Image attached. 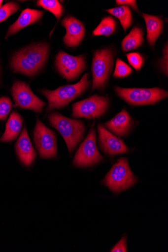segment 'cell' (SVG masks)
Returning <instances> with one entry per match:
<instances>
[{
    "instance_id": "6da1fadb",
    "label": "cell",
    "mask_w": 168,
    "mask_h": 252,
    "mask_svg": "<svg viewBox=\"0 0 168 252\" xmlns=\"http://www.w3.org/2000/svg\"><path fill=\"white\" fill-rule=\"evenodd\" d=\"M49 48L45 44H39L24 49L12 57L11 66L18 73L33 76L44 65L49 56Z\"/></svg>"
},
{
    "instance_id": "7a4b0ae2",
    "label": "cell",
    "mask_w": 168,
    "mask_h": 252,
    "mask_svg": "<svg viewBox=\"0 0 168 252\" xmlns=\"http://www.w3.org/2000/svg\"><path fill=\"white\" fill-rule=\"evenodd\" d=\"M48 120L63 137L69 153H73L83 139L86 130L83 122L67 118L57 112L51 114Z\"/></svg>"
},
{
    "instance_id": "3957f363",
    "label": "cell",
    "mask_w": 168,
    "mask_h": 252,
    "mask_svg": "<svg viewBox=\"0 0 168 252\" xmlns=\"http://www.w3.org/2000/svg\"><path fill=\"white\" fill-rule=\"evenodd\" d=\"M89 74H85L81 80L74 85H69L59 88L55 90L43 89L41 94L49 101L47 111L60 109L66 106L71 101L81 95L90 85Z\"/></svg>"
},
{
    "instance_id": "277c9868",
    "label": "cell",
    "mask_w": 168,
    "mask_h": 252,
    "mask_svg": "<svg viewBox=\"0 0 168 252\" xmlns=\"http://www.w3.org/2000/svg\"><path fill=\"white\" fill-rule=\"evenodd\" d=\"M138 181L126 158H119L105 176L103 182L111 191L121 193L134 186Z\"/></svg>"
},
{
    "instance_id": "5b68a950",
    "label": "cell",
    "mask_w": 168,
    "mask_h": 252,
    "mask_svg": "<svg viewBox=\"0 0 168 252\" xmlns=\"http://www.w3.org/2000/svg\"><path fill=\"white\" fill-rule=\"evenodd\" d=\"M117 94L133 105H146L155 104L168 97V92L159 88L127 89L115 87Z\"/></svg>"
},
{
    "instance_id": "8992f818",
    "label": "cell",
    "mask_w": 168,
    "mask_h": 252,
    "mask_svg": "<svg viewBox=\"0 0 168 252\" xmlns=\"http://www.w3.org/2000/svg\"><path fill=\"white\" fill-rule=\"evenodd\" d=\"M113 64V54L109 49L96 52L92 62V91L103 88L110 76Z\"/></svg>"
},
{
    "instance_id": "52a82bcc",
    "label": "cell",
    "mask_w": 168,
    "mask_h": 252,
    "mask_svg": "<svg viewBox=\"0 0 168 252\" xmlns=\"http://www.w3.org/2000/svg\"><path fill=\"white\" fill-rule=\"evenodd\" d=\"M96 138L95 130L91 128L76 153L73 162L74 166L80 168L88 167L102 161L103 157L98 149Z\"/></svg>"
},
{
    "instance_id": "ba28073f",
    "label": "cell",
    "mask_w": 168,
    "mask_h": 252,
    "mask_svg": "<svg viewBox=\"0 0 168 252\" xmlns=\"http://www.w3.org/2000/svg\"><path fill=\"white\" fill-rule=\"evenodd\" d=\"M34 141L40 156L52 158L57 155V137L54 132L37 119L34 132Z\"/></svg>"
},
{
    "instance_id": "9c48e42d",
    "label": "cell",
    "mask_w": 168,
    "mask_h": 252,
    "mask_svg": "<svg viewBox=\"0 0 168 252\" xmlns=\"http://www.w3.org/2000/svg\"><path fill=\"white\" fill-rule=\"evenodd\" d=\"M109 104L107 97L94 95L73 104L72 117L91 120L99 118L105 113Z\"/></svg>"
},
{
    "instance_id": "30bf717a",
    "label": "cell",
    "mask_w": 168,
    "mask_h": 252,
    "mask_svg": "<svg viewBox=\"0 0 168 252\" xmlns=\"http://www.w3.org/2000/svg\"><path fill=\"white\" fill-rule=\"evenodd\" d=\"M11 93L16 105L21 109L41 112L46 103L36 96L27 83L16 81L11 88Z\"/></svg>"
},
{
    "instance_id": "8fae6325",
    "label": "cell",
    "mask_w": 168,
    "mask_h": 252,
    "mask_svg": "<svg viewBox=\"0 0 168 252\" xmlns=\"http://www.w3.org/2000/svg\"><path fill=\"white\" fill-rule=\"evenodd\" d=\"M56 63L60 73L69 81L77 78L85 67L83 56L74 57L62 51L58 54Z\"/></svg>"
},
{
    "instance_id": "7c38bea8",
    "label": "cell",
    "mask_w": 168,
    "mask_h": 252,
    "mask_svg": "<svg viewBox=\"0 0 168 252\" xmlns=\"http://www.w3.org/2000/svg\"><path fill=\"white\" fill-rule=\"evenodd\" d=\"M101 148L107 155L114 156L126 154L129 149L125 143L107 130L102 125L98 126Z\"/></svg>"
},
{
    "instance_id": "4fadbf2b",
    "label": "cell",
    "mask_w": 168,
    "mask_h": 252,
    "mask_svg": "<svg viewBox=\"0 0 168 252\" xmlns=\"http://www.w3.org/2000/svg\"><path fill=\"white\" fill-rule=\"evenodd\" d=\"M62 24L67 31L64 37L65 44L68 47H77L82 42L85 34L82 23L74 17L67 16L62 21Z\"/></svg>"
},
{
    "instance_id": "5bb4252c",
    "label": "cell",
    "mask_w": 168,
    "mask_h": 252,
    "mask_svg": "<svg viewBox=\"0 0 168 252\" xmlns=\"http://www.w3.org/2000/svg\"><path fill=\"white\" fill-rule=\"evenodd\" d=\"M15 151L21 162L25 166L32 165L37 156L26 127L23 128L15 145Z\"/></svg>"
},
{
    "instance_id": "9a60e30c",
    "label": "cell",
    "mask_w": 168,
    "mask_h": 252,
    "mask_svg": "<svg viewBox=\"0 0 168 252\" xmlns=\"http://www.w3.org/2000/svg\"><path fill=\"white\" fill-rule=\"evenodd\" d=\"M43 14V11L35 9H27L23 11L16 22L8 30L6 38L34 24L41 18Z\"/></svg>"
},
{
    "instance_id": "2e32d148",
    "label": "cell",
    "mask_w": 168,
    "mask_h": 252,
    "mask_svg": "<svg viewBox=\"0 0 168 252\" xmlns=\"http://www.w3.org/2000/svg\"><path fill=\"white\" fill-rule=\"evenodd\" d=\"M132 125V120L129 113L125 109L105 124L107 129L119 136L127 135Z\"/></svg>"
},
{
    "instance_id": "e0dca14e",
    "label": "cell",
    "mask_w": 168,
    "mask_h": 252,
    "mask_svg": "<svg viewBox=\"0 0 168 252\" xmlns=\"http://www.w3.org/2000/svg\"><path fill=\"white\" fill-rule=\"evenodd\" d=\"M23 118L20 114L13 111L6 123L5 131L0 139V142L9 143L15 140L19 134L22 127Z\"/></svg>"
},
{
    "instance_id": "ac0fdd59",
    "label": "cell",
    "mask_w": 168,
    "mask_h": 252,
    "mask_svg": "<svg viewBox=\"0 0 168 252\" xmlns=\"http://www.w3.org/2000/svg\"><path fill=\"white\" fill-rule=\"evenodd\" d=\"M147 30V39L151 46H153L163 31L162 20L159 17L143 13Z\"/></svg>"
},
{
    "instance_id": "d6986e66",
    "label": "cell",
    "mask_w": 168,
    "mask_h": 252,
    "mask_svg": "<svg viewBox=\"0 0 168 252\" xmlns=\"http://www.w3.org/2000/svg\"><path fill=\"white\" fill-rule=\"evenodd\" d=\"M143 41V33L139 28H134L122 41V49L124 52L138 48Z\"/></svg>"
},
{
    "instance_id": "ffe728a7",
    "label": "cell",
    "mask_w": 168,
    "mask_h": 252,
    "mask_svg": "<svg viewBox=\"0 0 168 252\" xmlns=\"http://www.w3.org/2000/svg\"><path fill=\"white\" fill-rule=\"evenodd\" d=\"M107 12L117 17L121 22V24L126 32L132 23L133 16L129 7L122 5L114 8L108 9Z\"/></svg>"
},
{
    "instance_id": "44dd1931",
    "label": "cell",
    "mask_w": 168,
    "mask_h": 252,
    "mask_svg": "<svg viewBox=\"0 0 168 252\" xmlns=\"http://www.w3.org/2000/svg\"><path fill=\"white\" fill-rule=\"evenodd\" d=\"M116 22L111 17H107L102 19L101 24L96 29L93 34L94 35H105L106 36L112 34L115 31Z\"/></svg>"
},
{
    "instance_id": "7402d4cb",
    "label": "cell",
    "mask_w": 168,
    "mask_h": 252,
    "mask_svg": "<svg viewBox=\"0 0 168 252\" xmlns=\"http://www.w3.org/2000/svg\"><path fill=\"white\" fill-rule=\"evenodd\" d=\"M37 5L52 12L59 20L63 12V5L57 0H40Z\"/></svg>"
},
{
    "instance_id": "603a6c76",
    "label": "cell",
    "mask_w": 168,
    "mask_h": 252,
    "mask_svg": "<svg viewBox=\"0 0 168 252\" xmlns=\"http://www.w3.org/2000/svg\"><path fill=\"white\" fill-rule=\"evenodd\" d=\"M19 8V5L15 2H9L0 7V22L5 21Z\"/></svg>"
},
{
    "instance_id": "cb8c5ba5",
    "label": "cell",
    "mask_w": 168,
    "mask_h": 252,
    "mask_svg": "<svg viewBox=\"0 0 168 252\" xmlns=\"http://www.w3.org/2000/svg\"><path fill=\"white\" fill-rule=\"evenodd\" d=\"M132 73V69L124 62L118 59L116 63L114 77L116 78H123L130 75Z\"/></svg>"
},
{
    "instance_id": "d4e9b609",
    "label": "cell",
    "mask_w": 168,
    "mask_h": 252,
    "mask_svg": "<svg viewBox=\"0 0 168 252\" xmlns=\"http://www.w3.org/2000/svg\"><path fill=\"white\" fill-rule=\"evenodd\" d=\"M12 108V103L7 97L0 98V121L5 120Z\"/></svg>"
},
{
    "instance_id": "484cf974",
    "label": "cell",
    "mask_w": 168,
    "mask_h": 252,
    "mask_svg": "<svg viewBox=\"0 0 168 252\" xmlns=\"http://www.w3.org/2000/svg\"><path fill=\"white\" fill-rule=\"evenodd\" d=\"M128 60L135 69L139 71L143 63V59L142 57L138 53H134L127 55Z\"/></svg>"
},
{
    "instance_id": "4316f807",
    "label": "cell",
    "mask_w": 168,
    "mask_h": 252,
    "mask_svg": "<svg viewBox=\"0 0 168 252\" xmlns=\"http://www.w3.org/2000/svg\"><path fill=\"white\" fill-rule=\"evenodd\" d=\"M112 252H127V237L124 236L111 249Z\"/></svg>"
},
{
    "instance_id": "83f0119b",
    "label": "cell",
    "mask_w": 168,
    "mask_h": 252,
    "mask_svg": "<svg viewBox=\"0 0 168 252\" xmlns=\"http://www.w3.org/2000/svg\"><path fill=\"white\" fill-rule=\"evenodd\" d=\"M168 45L164 50L163 58L161 63L163 71L165 75L168 76Z\"/></svg>"
},
{
    "instance_id": "f1b7e54d",
    "label": "cell",
    "mask_w": 168,
    "mask_h": 252,
    "mask_svg": "<svg viewBox=\"0 0 168 252\" xmlns=\"http://www.w3.org/2000/svg\"><path fill=\"white\" fill-rule=\"evenodd\" d=\"M116 3L118 5H125L127 6H131L134 10L137 11V7L136 1H133V0H117Z\"/></svg>"
},
{
    "instance_id": "f546056e",
    "label": "cell",
    "mask_w": 168,
    "mask_h": 252,
    "mask_svg": "<svg viewBox=\"0 0 168 252\" xmlns=\"http://www.w3.org/2000/svg\"><path fill=\"white\" fill-rule=\"evenodd\" d=\"M3 1L2 0H0V7L2 6V3H3Z\"/></svg>"
}]
</instances>
